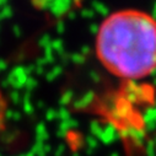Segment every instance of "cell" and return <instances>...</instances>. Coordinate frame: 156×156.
I'll return each mask as SVG.
<instances>
[{"label":"cell","instance_id":"obj_2","mask_svg":"<svg viewBox=\"0 0 156 156\" xmlns=\"http://www.w3.org/2000/svg\"><path fill=\"white\" fill-rule=\"evenodd\" d=\"M85 0H30L31 5L51 20H63L81 8Z\"/></svg>","mask_w":156,"mask_h":156},{"label":"cell","instance_id":"obj_1","mask_svg":"<svg viewBox=\"0 0 156 156\" xmlns=\"http://www.w3.org/2000/svg\"><path fill=\"white\" fill-rule=\"evenodd\" d=\"M95 51L102 66L122 79H141L156 69V20L139 10L109 14L98 26Z\"/></svg>","mask_w":156,"mask_h":156},{"label":"cell","instance_id":"obj_3","mask_svg":"<svg viewBox=\"0 0 156 156\" xmlns=\"http://www.w3.org/2000/svg\"><path fill=\"white\" fill-rule=\"evenodd\" d=\"M6 118H8V101L5 95L0 87V135L6 128Z\"/></svg>","mask_w":156,"mask_h":156}]
</instances>
